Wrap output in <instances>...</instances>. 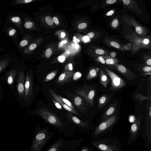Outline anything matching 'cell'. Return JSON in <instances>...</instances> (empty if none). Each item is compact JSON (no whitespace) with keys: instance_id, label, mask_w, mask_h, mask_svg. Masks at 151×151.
Wrapping results in <instances>:
<instances>
[{"instance_id":"obj_1","label":"cell","mask_w":151,"mask_h":151,"mask_svg":"<svg viewBox=\"0 0 151 151\" xmlns=\"http://www.w3.org/2000/svg\"><path fill=\"white\" fill-rule=\"evenodd\" d=\"M49 129L47 127L40 128L38 125L33 138L30 151H42L55 134L54 131H49Z\"/></svg>"},{"instance_id":"obj_2","label":"cell","mask_w":151,"mask_h":151,"mask_svg":"<svg viewBox=\"0 0 151 151\" xmlns=\"http://www.w3.org/2000/svg\"><path fill=\"white\" fill-rule=\"evenodd\" d=\"M124 37L131 44V53L134 54L142 49L151 50V40L150 37H138L135 32L131 34H124Z\"/></svg>"},{"instance_id":"obj_3","label":"cell","mask_w":151,"mask_h":151,"mask_svg":"<svg viewBox=\"0 0 151 151\" xmlns=\"http://www.w3.org/2000/svg\"><path fill=\"white\" fill-rule=\"evenodd\" d=\"M91 143L101 151H123L120 142L114 137L100 138L91 142Z\"/></svg>"},{"instance_id":"obj_4","label":"cell","mask_w":151,"mask_h":151,"mask_svg":"<svg viewBox=\"0 0 151 151\" xmlns=\"http://www.w3.org/2000/svg\"><path fill=\"white\" fill-rule=\"evenodd\" d=\"M83 139L72 141L65 140L60 137L46 151H74L82 144Z\"/></svg>"},{"instance_id":"obj_5","label":"cell","mask_w":151,"mask_h":151,"mask_svg":"<svg viewBox=\"0 0 151 151\" xmlns=\"http://www.w3.org/2000/svg\"><path fill=\"white\" fill-rule=\"evenodd\" d=\"M37 113L40 117L51 125L58 128L64 127L62 121L49 109L41 107L39 109Z\"/></svg>"},{"instance_id":"obj_6","label":"cell","mask_w":151,"mask_h":151,"mask_svg":"<svg viewBox=\"0 0 151 151\" xmlns=\"http://www.w3.org/2000/svg\"><path fill=\"white\" fill-rule=\"evenodd\" d=\"M19 69L17 67H10L2 76L0 77L2 83L6 84L9 89L13 92L15 90Z\"/></svg>"},{"instance_id":"obj_7","label":"cell","mask_w":151,"mask_h":151,"mask_svg":"<svg viewBox=\"0 0 151 151\" xmlns=\"http://www.w3.org/2000/svg\"><path fill=\"white\" fill-rule=\"evenodd\" d=\"M117 120V115L115 114L100 124L93 132L92 137L98 138L109 132Z\"/></svg>"},{"instance_id":"obj_8","label":"cell","mask_w":151,"mask_h":151,"mask_svg":"<svg viewBox=\"0 0 151 151\" xmlns=\"http://www.w3.org/2000/svg\"><path fill=\"white\" fill-rule=\"evenodd\" d=\"M25 71L20 69L14 92L16 98L20 102L21 100H25Z\"/></svg>"},{"instance_id":"obj_9","label":"cell","mask_w":151,"mask_h":151,"mask_svg":"<svg viewBox=\"0 0 151 151\" xmlns=\"http://www.w3.org/2000/svg\"><path fill=\"white\" fill-rule=\"evenodd\" d=\"M102 68L111 80V89L112 90H117L124 87L126 83L121 77L118 76L108 68L103 65H100Z\"/></svg>"},{"instance_id":"obj_10","label":"cell","mask_w":151,"mask_h":151,"mask_svg":"<svg viewBox=\"0 0 151 151\" xmlns=\"http://www.w3.org/2000/svg\"><path fill=\"white\" fill-rule=\"evenodd\" d=\"M77 94L84 98L91 107L93 105V100L96 92L94 88L91 86L85 85L75 91Z\"/></svg>"},{"instance_id":"obj_11","label":"cell","mask_w":151,"mask_h":151,"mask_svg":"<svg viewBox=\"0 0 151 151\" xmlns=\"http://www.w3.org/2000/svg\"><path fill=\"white\" fill-rule=\"evenodd\" d=\"M33 79L32 73L28 71L25 75V101H30L33 95Z\"/></svg>"},{"instance_id":"obj_12","label":"cell","mask_w":151,"mask_h":151,"mask_svg":"<svg viewBox=\"0 0 151 151\" xmlns=\"http://www.w3.org/2000/svg\"><path fill=\"white\" fill-rule=\"evenodd\" d=\"M123 19L127 24L133 27L136 33L139 35L145 37L148 31L147 29L139 24L133 17L128 15L123 16Z\"/></svg>"},{"instance_id":"obj_13","label":"cell","mask_w":151,"mask_h":151,"mask_svg":"<svg viewBox=\"0 0 151 151\" xmlns=\"http://www.w3.org/2000/svg\"><path fill=\"white\" fill-rule=\"evenodd\" d=\"M108 67L118 72L129 80H134L137 77V76L130 70L123 65L118 63Z\"/></svg>"},{"instance_id":"obj_14","label":"cell","mask_w":151,"mask_h":151,"mask_svg":"<svg viewBox=\"0 0 151 151\" xmlns=\"http://www.w3.org/2000/svg\"><path fill=\"white\" fill-rule=\"evenodd\" d=\"M142 124L141 118L138 116L132 125L130 129V135L127 142L131 144L135 142L138 133L140 130Z\"/></svg>"},{"instance_id":"obj_15","label":"cell","mask_w":151,"mask_h":151,"mask_svg":"<svg viewBox=\"0 0 151 151\" xmlns=\"http://www.w3.org/2000/svg\"><path fill=\"white\" fill-rule=\"evenodd\" d=\"M122 1L125 7L132 10L139 14H143L141 9L136 1L133 0H123Z\"/></svg>"},{"instance_id":"obj_16","label":"cell","mask_w":151,"mask_h":151,"mask_svg":"<svg viewBox=\"0 0 151 151\" xmlns=\"http://www.w3.org/2000/svg\"><path fill=\"white\" fill-rule=\"evenodd\" d=\"M50 94L53 98L55 100L58 102L61 105V106L66 110L71 113L77 116H81V115L75 109H73L67 105V104L63 103L55 95V92L51 89H50L49 91Z\"/></svg>"},{"instance_id":"obj_17","label":"cell","mask_w":151,"mask_h":151,"mask_svg":"<svg viewBox=\"0 0 151 151\" xmlns=\"http://www.w3.org/2000/svg\"><path fill=\"white\" fill-rule=\"evenodd\" d=\"M65 116L70 121L79 127L86 128L89 127L87 122H85L81 120L71 113H67L65 114Z\"/></svg>"},{"instance_id":"obj_18","label":"cell","mask_w":151,"mask_h":151,"mask_svg":"<svg viewBox=\"0 0 151 151\" xmlns=\"http://www.w3.org/2000/svg\"><path fill=\"white\" fill-rule=\"evenodd\" d=\"M74 72L72 71L63 72L59 77L56 83L58 84L62 85L67 83L73 77Z\"/></svg>"},{"instance_id":"obj_19","label":"cell","mask_w":151,"mask_h":151,"mask_svg":"<svg viewBox=\"0 0 151 151\" xmlns=\"http://www.w3.org/2000/svg\"><path fill=\"white\" fill-rule=\"evenodd\" d=\"M100 75L101 84L104 87L106 88L109 82V79L106 72L101 67L100 68Z\"/></svg>"},{"instance_id":"obj_20","label":"cell","mask_w":151,"mask_h":151,"mask_svg":"<svg viewBox=\"0 0 151 151\" xmlns=\"http://www.w3.org/2000/svg\"><path fill=\"white\" fill-rule=\"evenodd\" d=\"M105 43L107 45L119 50L124 51L125 50L124 48V45H121L119 43L110 39H107L105 40Z\"/></svg>"},{"instance_id":"obj_21","label":"cell","mask_w":151,"mask_h":151,"mask_svg":"<svg viewBox=\"0 0 151 151\" xmlns=\"http://www.w3.org/2000/svg\"><path fill=\"white\" fill-rule=\"evenodd\" d=\"M116 105L113 104L106 111L104 114L103 117V122L110 118L113 114H114L116 112Z\"/></svg>"},{"instance_id":"obj_22","label":"cell","mask_w":151,"mask_h":151,"mask_svg":"<svg viewBox=\"0 0 151 151\" xmlns=\"http://www.w3.org/2000/svg\"><path fill=\"white\" fill-rule=\"evenodd\" d=\"M12 62L9 59L6 58L0 60V75L4 72Z\"/></svg>"},{"instance_id":"obj_23","label":"cell","mask_w":151,"mask_h":151,"mask_svg":"<svg viewBox=\"0 0 151 151\" xmlns=\"http://www.w3.org/2000/svg\"><path fill=\"white\" fill-rule=\"evenodd\" d=\"M106 65L109 66H113L118 62V60L108 55H103Z\"/></svg>"},{"instance_id":"obj_24","label":"cell","mask_w":151,"mask_h":151,"mask_svg":"<svg viewBox=\"0 0 151 151\" xmlns=\"http://www.w3.org/2000/svg\"><path fill=\"white\" fill-rule=\"evenodd\" d=\"M99 70V68H91L86 77V79L90 80L97 77Z\"/></svg>"},{"instance_id":"obj_25","label":"cell","mask_w":151,"mask_h":151,"mask_svg":"<svg viewBox=\"0 0 151 151\" xmlns=\"http://www.w3.org/2000/svg\"><path fill=\"white\" fill-rule=\"evenodd\" d=\"M134 98L135 99L138 100L140 105H141L144 101H151V96H146L143 95L140 93H137L135 94Z\"/></svg>"},{"instance_id":"obj_26","label":"cell","mask_w":151,"mask_h":151,"mask_svg":"<svg viewBox=\"0 0 151 151\" xmlns=\"http://www.w3.org/2000/svg\"><path fill=\"white\" fill-rule=\"evenodd\" d=\"M109 98V96L104 95L100 98L98 102V108L100 110L106 104Z\"/></svg>"},{"instance_id":"obj_27","label":"cell","mask_w":151,"mask_h":151,"mask_svg":"<svg viewBox=\"0 0 151 151\" xmlns=\"http://www.w3.org/2000/svg\"><path fill=\"white\" fill-rule=\"evenodd\" d=\"M58 72V70H56L49 74L45 78L44 81V82H48L52 80L55 77Z\"/></svg>"},{"instance_id":"obj_28","label":"cell","mask_w":151,"mask_h":151,"mask_svg":"<svg viewBox=\"0 0 151 151\" xmlns=\"http://www.w3.org/2000/svg\"><path fill=\"white\" fill-rule=\"evenodd\" d=\"M55 95L63 103L67 104V105H68L70 107L72 108L75 109V108L72 105V104L68 100L64 98H63V97H61V96L59 95H57L56 93H55Z\"/></svg>"},{"instance_id":"obj_29","label":"cell","mask_w":151,"mask_h":151,"mask_svg":"<svg viewBox=\"0 0 151 151\" xmlns=\"http://www.w3.org/2000/svg\"><path fill=\"white\" fill-rule=\"evenodd\" d=\"M120 1H117V0H108L104 2L102 4L101 7L104 8L107 6L115 4Z\"/></svg>"},{"instance_id":"obj_30","label":"cell","mask_w":151,"mask_h":151,"mask_svg":"<svg viewBox=\"0 0 151 151\" xmlns=\"http://www.w3.org/2000/svg\"><path fill=\"white\" fill-rule=\"evenodd\" d=\"M74 102L75 105L78 107H79L83 105V100L79 96H76L74 99Z\"/></svg>"},{"instance_id":"obj_31","label":"cell","mask_w":151,"mask_h":151,"mask_svg":"<svg viewBox=\"0 0 151 151\" xmlns=\"http://www.w3.org/2000/svg\"><path fill=\"white\" fill-rule=\"evenodd\" d=\"M119 24L118 20L116 18H114L112 20L110 24L111 27L114 29H117Z\"/></svg>"},{"instance_id":"obj_32","label":"cell","mask_w":151,"mask_h":151,"mask_svg":"<svg viewBox=\"0 0 151 151\" xmlns=\"http://www.w3.org/2000/svg\"><path fill=\"white\" fill-rule=\"evenodd\" d=\"M95 61L102 64L106 65L105 60H104L103 55L100 56L96 57Z\"/></svg>"},{"instance_id":"obj_33","label":"cell","mask_w":151,"mask_h":151,"mask_svg":"<svg viewBox=\"0 0 151 151\" xmlns=\"http://www.w3.org/2000/svg\"><path fill=\"white\" fill-rule=\"evenodd\" d=\"M144 57V59L145 64L148 66L151 67V59L150 56H146Z\"/></svg>"},{"instance_id":"obj_34","label":"cell","mask_w":151,"mask_h":151,"mask_svg":"<svg viewBox=\"0 0 151 151\" xmlns=\"http://www.w3.org/2000/svg\"><path fill=\"white\" fill-rule=\"evenodd\" d=\"M45 21L47 24L49 26H52L53 24V20L50 16H47L45 17Z\"/></svg>"},{"instance_id":"obj_35","label":"cell","mask_w":151,"mask_h":151,"mask_svg":"<svg viewBox=\"0 0 151 151\" xmlns=\"http://www.w3.org/2000/svg\"><path fill=\"white\" fill-rule=\"evenodd\" d=\"M11 20L16 24H18V23L20 22L21 19L19 17H15L12 18Z\"/></svg>"},{"instance_id":"obj_36","label":"cell","mask_w":151,"mask_h":151,"mask_svg":"<svg viewBox=\"0 0 151 151\" xmlns=\"http://www.w3.org/2000/svg\"><path fill=\"white\" fill-rule=\"evenodd\" d=\"M33 1L32 0H25V1H16L15 3L16 4H20V3H29Z\"/></svg>"},{"instance_id":"obj_37","label":"cell","mask_w":151,"mask_h":151,"mask_svg":"<svg viewBox=\"0 0 151 151\" xmlns=\"http://www.w3.org/2000/svg\"><path fill=\"white\" fill-rule=\"evenodd\" d=\"M53 103L55 104V106L56 107L60 110H62L63 108L62 106H61V104L57 101H56L55 100H52Z\"/></svg>"},{"instance_id":"obj_38","label":"cell","mask_w":151,"mask_h":151,"mask_svg":"<svg viewBox=\"0 0 151 151\" xmlns=\"http://www.w3.org/2000/svg\"><path fill=\"white\" fill-rule=\"evenodd\" d=\"M82 76V75L81 73L77 72L73 74V79L74 80H77L79 79Z\"/></svg>"},{"instance_id":"obj_39","label":"cell","mask_w":151,"mask_h":151,"mask_svg":"<svg viewBox=\"0 0 151 151\" xmlns=\"http://www.w3.org/2000/svg\"><path fill=\"white\" fill-rule=\"evenodd\" d=\"M3 85L2 84L0 85V102L3 99L4 96L3 89Z\"/></svg>"},{"instance_id":"obj_40","label":"cell","mask_w":151,"mask_h":151,"mask_svg":"<svg viewBox=\"0 0 151 151\" xmlns=\"http://www.w3.org/2000/svg\"><path fill=\"white\" fill-rule=\"evenodd\" d=\"M52 51L51 49L48 48L45 52V56L47 58L50 57L52 54Z\"/></svg>"},{"instance_id":"obj_41","label":"cell","mask_w":151,"mask_h":151,"mask_svg":"<svg viewBox=\"0 0 151 151\" xmlns=\"http://www.w3.org/2000/svg\"><path fill=\"white\" fill-rule=\"evenodd\" d=\"M33 24V23L32 22H27L25 24L24 26L26 28L30 29L32 27Z\"/></svg>"},{"instance_id":"obj_42","label":"cell","mask_w":151,"mask_h":151,"mask_svg":"<svg viewBox=\"0 0 151 151\" xmlns=\"http://www.w3.org/2000/svg\"><path fill=\"white\" fill-rule=\"evenodd\" d=\"M87 26V24L86 23H83L79 25L78 28L79 29H83L86 28Z\"/></svg>"},{"instance_id":"obj_43","label":"cell","mask_w":151,"mask_h":151,"mask_svg":"<svg viewBox=\"0 0 151 151\" xmlns=\"http://www.w3.org/2000/svg\"><path fill=\"white\" fill-rule=\"evenodd\" d=\"M143 70L146 72L150 73L151 71V67L148 66H146L143 68Z\"/></svg>"},{"instance_id":"obj_44","label":"cell","mask_w":151,"mask_h":151,"mask_svg":"<svg viewBox=\"0 0 151 151\" xmlns=\"http://www.w3.org/2000/svg\"><path fill=\"white\" fill-rule=\"evenodd\" d=\"M28 42L27 40H23L20 43V45L21 47H24L28 45Z\"/></svg>"},{"instance_id":"obj_45","label":"cell","mask_w":151,"mask_h":151,"mask_svg":"<svg viewBox=\"0 0 151 151\" xmlns=\"http://www.w3.org/2000/svg\"><path fill=\"white\" fill-rule=\"evenodd\" d=\"M95 36V34L93 32H90L88 33L87 36L89 39H91L93 38Z\"/></svg>"},{"instance_id":"obj_46","label":"cell","mask_w":151,"mask_h":151,"mask_svg":"<svg viewBox=\"0 0 151 151\" xmlns=\"http://www.w3.org/2000/svg\"><path fill=\"white\" fill-rule=\"evenodd\" d=\"M71 54V52L69 51H66L61 56H64L66 58L69 57Z\"/></svg>"},{"instance_id":"obj_47","label":"cell","mask_w":151,"mask_h":151,"mask_svg":"<svg viewBox=\"0 0 151 151\" xmlns=\"http://www.w3.org/2000/svg\"><path fill=\"white\" fill-rule=\"evenodd\" d=\"M114 9H112L108 12L106 13V16H111L115 12Z\"/></svg>"},{"instance_id":"obj_48","label":"cell","mask_w":151,"mask_h":151,"mask_svg":"<svg viewBox=\"0 0 151 151\" xmlns=\"http://www.w3.org/2000/svg\"><path fill=\"white\" fill-rule=\"evenodd\" d=\"M37 45L36 44H32L29 47V49L30 50H33L35 49L37 47Z\"/></svg>"},{"instance_id":"obj_49","label":"cell","mask_w":151,"mask_h":151,"mask_svg":"<svg viewBox=\"0 0 151 151\" xmlns=\"http://www.w3.org/2000/svg\"><path fill=\"white\" fill-rule=\"evenodd\" d=\"M16 30L15 29L11 30L9 32V35L10 36H12L16 33Z\"/></svg>"},{"instance_id":"obj_50","label":"cell","mask_w":151,"mask_h":151,"mask_svg":"<svg viewBox=\"0 0 151 151\" xmlns=\"http://www.w3.org/2000/svg\"><path fill=\"white\" fill-rule=\"evenodd\" d=\"M66 58L64 56H61L58 57V60L61 62H64Z\"/></svg>"},{"instance_id":"obj_51","label":"cell","mask_w":151,"mask_h":151,"mask_svg":"<svg viewBox=\"0 0 151 151\" xmlns=\"http://www.w3.org/2000/svg\"><path fill=\"white\" fill-rule=\"evenodd\" d=\"M68 68L66 69V71H72L73 69V66L72 64H70L68 65Z\"/></svg>"},{"instance_id":"obj_52","label":"cell","mask_w":151,"mask_h":151,"mask_svg":"<svg viewBox=\"0 0 151 151\" xmlns=\"http://www.w3.org/2000/svg\"><path fill=\"white\" fill-rule=\"evenodd\" d=\"M53 22L56 25H58L59 24V19L56 17H54L53 18Z\"/></svg>"},{"instance_id":"obj_53","label":"cell","mask_w":151,"mask_h":151,"mask_svg":"<svg viewBox=\"0 0 151 151\" xmlns=\"http://www.w3.org/2000/svg\"><path fill=\"white\" fill-rule=\"evenodd\" d=\"M67 42V41L66 40L60 42L59 44V47L61 48Z\"/></svg>"},{"instance_id":"obj_54","label":"cell","mask_w":151,"mask_h":151,"mask_svg":"<svg viewBox=\"0 0 151 151\" xmlns=\"http://www.w3.org/2000/svg\"><path fill=\"white\" fill-rule=\"evenodd\" d=\"M73 41L75 43H77L80 42V40L77 39L75 36H74L73 38Z\"/></svg>"},{"instance_id":"obj_55","label":"cell","mask_w":151,"mask_h":151,"mask_svg":"<svg viewBox=\"0 0 151 151\" xmlns=\"http://www.w3.org/2000/svg\"><path fill=\"white\" fill-rule=\"evenodd\" d=\"M80 151H89V149L86 147H83Z\"/></svg>"},{"instance_id":"obj_56","label":"cell","mask_w":151,"mask_h":151,"mask_svg":"<svg viewBox=\"0 0 151 151\" xmlns=\"http://www.w3.org/2000/svg\"><path fill=\"white\" fill-rule=\"evenodd\" d=\"M89 40V38L87 36H85L83 38V40L85 42H87Z\"/></svg>"},{"instance_id":"obj_57","label":"cell","mask_w":151,"mask_h":151,"mask_svg":"<svg viewBox=\"0 0 151 151\" xmlns=\"http://www.w3.org/2000/svg\"><path fill=\"white\" fill-rule=\"evenodd\" d=\"M66 35L65 33L64 32H62L61 34V37L62 38H64Z\"/></svg>"},{"instance_id":"obj_58","label":"cell","mask_w":151,"mask_h":151,"mask_svg":"<svg viewBox=\"0 0 151 151\" xmlns=\"http://www.w3.org/2000/svg\"><path fill=\"white\" fill-rule=\"evenodd\" d=\"M149 116H150V119L151 120V108L150 107V112H149Z\"/></svg>"},{"instance_id":"obj_59","label":"cell","mask_w":151,"mask_h":151,"mask_svg":"<svg viewBox=\"0 0 151 151\" xmlns=\"http://www.w3.org/2000/svg\"><path fill=\"white\" fill-rule=\"evenodd\" d=\"M0 81H1V78H0Z\"/></svg>"}]
</instances>
